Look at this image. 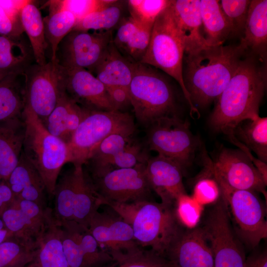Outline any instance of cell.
Listing matches in <instances>:
<instances>
[{
  "instance_id": "6da1fadb",
  "label": "cell",
  "mask_w": 267,
  "mask_h": 267,
  "mask_svg": "<svg viewBox=\"0 0 267 267\" xmlns=\"http://www.w3.org/2000/svg\"><path fill=\"white\" fill-rule=\"evenodd\" d=\"M246 54L239 44L209 46L184 54V84L195 107L205 108L216 101Z\"/></svg>"
},
{
  "instance_id": "7a4b0ae2",
  "label": "cell",
  "mask_w": 267,
  "mask_h": 267,
  "mask_svg": "<svg viewBox=\"0 0 267 267\" xmlns=\"http://www.w3.org/2000/svg\"><path fill=\"white\" fill-rule=\"evenodd\" d=\"M258 61L246 54L240 62L210 116V125L214 131L230 134L241 121L259 115L267 85V70Z\"/></svg>"
},
{
  "instance_id": "3957f363",
  "label": "cell",
  "mask_w": 267,
  "mask_h": 267,
  "mask_svg": "<svg viewBox=\"0 0 267 267\" xmlns=\"http://www.w3.org/2000/svg\"><path fill=\"white\" fill-rule=\"evenodd\" d=\"M102 205L110 207L131 226L140 247H149L163 257L183 227L174 205L151 200L126 203L104 201Z\"/></svg>"
},
{
  "instance_id": "277c9868",
  "label": "cell",
  "mask_w": 267,
  "mask_h": 267,
  "mask_svg": "<svg viewBox=\"0 0 267 267\" xmlns=\"http://www.w3.org/2000/svg\"><path fill=\"white\" fill-rule=\"evenodd\" d=\"M129 95L135 117L145 128L158 119L178 116L172 85L150 65L134 63Z\"/></svg>"
},
{
  "instance_id": "5b68a950",
  "label": "cell",
  "mask_w": 267,
  "mask_h": 267,
  "mask_svg": "<svg viewBox=\"0 0 267 267\" xmlns=\"http://www.w3.org/2000/svg\"><path fill=\"white\" fill-rule=\"evenodd\" d=\"M23 152L44 183L48 196L53 197L55 185L63 167L69 163L67 144L46 129L38 116L25 107Z\"/></svg>"
},
{
  "instance_id": "8992f818",
  "label": "cell",
  "mask_w": 267,
  "mask_h": 267,
  "mask_svg": "<svg viewBox=\"0 0 267 267\" xmlns=\"http://www.w3.org/2000/svg\"><path fill=\"white\" fill-rule=\"evenodd\" d=\"M172 2V1H171ZM184 44L171 4L156 18L148 47L140 63L159 69L179 85L191 113L199 115L192 104L183 78Z\"/></svg>"
},
{
  "instance_id": "52a82bcc",
  "label": "cell",
  "mask_w": 267,
  "mask_h": 267,
  "mask_svg": "<svg viewBox=\"0 0 267 267\" xmlns=\"http://www.w3.org/2000/svg\"><path fill=\"white\" fill-rule=\"evenodd\" d=\"M228 137L239 148L221 146L210 159L211 170L219 185L262 193L266 197L267 163L254 157L233 136Z\"/></svg>"
},
{
  "instance_id": "ba28073f",
  "label": "cell",
  "mask_w": 267,
  "mask_h": 267,
  "mask_svg": "<svg viewBox=\"0 0 267 267\" xmlns=\"http://www.w3.org/2000/svg\"><path fill=\"white\" fill-rule=\"evenodd\" d=\"M134 118L120 110L89 111L67 144L69 163L83 165L106 137L117 132H135Z\"/></svg>"
},
{
  "instance_id": "9c48e42d",
  "label": "cell",
  "mask_w": 267,
  "mask_h": 267,
  "mask_svg": "<svg viewBox=\"0 0 267 267\" xmlns=\"http://www.w3.org/2000/svg\"><path fill=\"white\" fill-rule=\"evenodd\" d=\"M146 129L144 144L149 151L174 160L184 171L192 164L200 142L187 121L179 116L161 118Z\"/></svg>"
},
{
  "instance_id": "30bf717a",
  "label": "cell",
  "mask_w": 267,
  "mask_h": 267,
  "mask_svg": "<svg viewBox=\"0 0 267 267\" xmlns=\"http://www.w3.org/2000/svg\"><path fill=\"white\" fill-rule=\"evenodd\" d=\"M220 187L221 195L230 208L236 234L248 247L256 248L267 237L264 203L257 192Z\"/></svg>"
},
{
  "instance_id": "8fae6325",
  "label": "cell",
  "mask_w": 267,
  "mask_h": 267,
  "mask_svg": "<svg viewBox=\"0 0 267 267\" xmlns=\"http://www.w3.org/2000/svg\"><path fill=\"white\" fill-rule=\"evenodd\" d=\"M201 228L213 255L214 267H244L245 253L234 233L228 206L222 195Z\"/></svg>"
},
{
  "instance_id": "7c38bea8",
  "label": "cell",
  "mask_w": 267,
  "mask_h": 267,
  "mask_svg": "<svg viewBox=\"0 0 267 267\" xmlns=\"http://www.w3.org/2000/svg\"><path fill=\"white\" fill-rule=\"evenodd\" d=\"M25 75V107L44 124L65 90V69L50 60L44 65L33 64Z\"/></svg>"
},
{
  "instance_id": "4fadbf2b",
  "label": "cell",
  "mask_w": 267,
  "mask_h": 267,
  "mask_svg": "<svg viewBox=\"0 0 267 267\" xmlns=\"http://www.w3.org/2000/svg\"><path fill=\"white\" fill-rule=\"evenodd\" d=\"M113 30L71 31L59 44L56 60L66 69L83 68L93 73L113 41Z\"/></svg>"
},
{
  "instance_id": "5bb4252c",
  "label": "cell",
  "mask_w": 267,
  "mask_h": 267,
  "mask_svg": "<svg viewBox=\"0 0 267 267\" xmlns=\"http://www.w3.org/2000/svg\"><path fill=\"white\" fill-rule=\"evenodd\" d=\"M146 163L111 170L91 178L100 199L119 203L150 200L151 189L145 175Z\"/></svg>"
},
{
  "instance_id": "9a60e30c",
  "label": "cell",
  "mask_w": 267,
  "mask_h": 267,
  "mask_svg": "<svg viewBox=\"0 0 267 267\" xmlns=\"http://www.w3.org/2000/svg\"><path fill=\"white\" fill-rule=\"evenodd\" d=\"M65 69V90L82 107L90 111L116 109L103 83L83 68Z\"/></svg>"
},
{
  "instance_id": "2e32d148",
  "label": "cell",
  "mask_w": 267,
  "mask_h": 267,
  "mask_svg": "<svg viewBox=\"0 0 267 267\" xmlns=\"http://www.w3.org/2000/svg\"><path fill=\"white\" fill-rule=\"evenodd\" d=\"M165 257L174 267H214L212 250L200 226H183Z\"/></svg>"
},
{
  "instance_id": "e0dca14e",
  "label": "cell",
  "mask_w": 267,
  "mask_h": 267,
  "mask_svg": "<svg viewBox=\"0 0 267 267\" xmlns=\"http://www.w3.org/2000/svg\"><path fill=\"white\" fill-rule=\"evenodd\" d=\"M184 171L174 160L158 154L149 157L145 164L149 185L161 202L175 206L177 199L186 194L182 178Z\"/></svg>"
},
{
  "instance_id": "ac0fdd59",
  "label": "cell",
  "mask_w": 267,
  "mask_h": 267,
  "mask_svg": "<svg viewBox=\"0 0 267 267\" xmlns=\"http://www.w3.org/2000/svg\"><path fill=\"white\" fill-rule=\"evenodd\" d=\"M171 6L184 43V54L210 46L203 35L200 0H172Z\"/></svg>"
},
{
  "instance_id": "d6986e66",
  "label": "cell",
  "mask_w": 267,
  "mask_h": 267,
  "mask_svg": "<svg viewBox=\"0 0 267 267\" xmlns=\"http://www.w3.org/2000/svg\"><path fill=\"white\" fill-rule=\"evenodd\" d=\"M6 182L14 198L47 208L46 189L41 175L22 152L18 163Z\"/></svg>"
},
{
  "instance_id": "ffe728a7",
  "label": "cell",
  "mask_w": 267,
  "mask_h": 267,
  "mask_svg": "<svg viewBox=\"0 0 267 267\" xmlns=\"http://www.w3.org/2000/svg\"><path fill=\"white\" fill-rule=\"evenodd\" d=\"M89 111L77 104L65 90L43 124L49 133L68 144Z\"/></svg>"
},
{
  "instance_id": "44dd1931",
  "label": "cell",
  "mask_w": 267,
  "mask_h": 267,
  "mask_svg": "<svg viewBox=\"0 0 267 267\" xmlns=\"http://www.w3.org/2000/svg\"><path fill=\"white\" fill-rule=\"evenodd\" d=\"M240 44L246 53L265 62L267 45V0H251Z\"/></svg>"
},
{
  "instance_id": "7402d4cb",
  "label": "cell",
  "mask_w": 267,
  "mask_h": 267,
  "mask_svg": "<svg viewBox=\"0 0 267 267\" xmlns=\"http://www.w3.org/2000/svg\"><path fill=\"white\" fill-rule=\"evenodd\" d=\"M35 62L30 44L23 34L0 35V80L9 76L24 74Z\"/></svg>"
},
{
  "instance_id": "603a6c76",
  "label": "cell",
  "mask_w": 267,
  "mask_h": 267,
  "mask_svg": "<svg viewBox=\"0 0 267 267\" xmlns=\"http://www.w3.org/2000/svg\"><path fill=\"white\" fill-rule=\"evenodd\" d=\"M152 29L146 28L130 16L124 17L117 27L113 43L118 51L133 62H140L148 47Z\"/></svg>"
},
{
  "instance_id": "cb8c5ba5",
  "label": "cell",
  "mask_w": 267,
  "mask_h": 267,
  "mask_svg": "<svg viewBox=\"0 0 267 267\" xmlns=\"http://www.w3.org/2000/svg\"><path fill=\"white\" fill-rule=\"evenodd\" d=\"M134 63L118 51L112 41L93 73L107 90L118 88L129 90L133 75Z\"/></svg>"
},
{
  "instance_id": "d4e9b609",
  "label": "cell",
  "mask_w": 267,
  "mask_h": 267,
  "mask_svg": "<svg viewBox=\"0 0 267 267\" xmlns=\"http://www.w3.org/2000/svg\"><path fill=\"white\" fill-rule=\"evenodd\" d=\"M73 165L76 173L73 221L89 228L91 218L101 205L100 199L84 165Z\"/></svg>"
},
{
  "instance_id": "484cf974",
  "label": "cell",
  "mask_w": 267,
  "mask_h": 267,
  "mask_svg": "<svg viewBox=\"0 0 267 267\" xmlns=\"http://www.w3.org/2000/svg\"><path fill=\"white\" fill-rule=\"evenodd\" d=\"M25 130L23 117L0 124V178L5 181L21 155Z\"/></svg>"
},
{
  "instance_id": "4316f807",
  "label": "cell",
  "mask_w": 267,
  "mask_h": 267,
  "mask_svg": "<svg viewBox=\"0 0 267 267\" xmlns=\"http://www.w3.org/2000/svg\"><path fill=\"white\" fill-rule=\"evenodd\" d=\"M27 267H70L62 245L60 227L53 216L38 241L33 261Z\"/></svg>"
},
{
  "instance_id": "83f0119b",
  "label": "cell",
  "mask_w": 267,
  "mask_h": 267,
  "mask_svg": "<svg viewBox=\"0 0 267 267\" xmlns=\"http://www.w3.org/2000/svg\"><path fill=\"white\" fill-rule=\"evenodd\" d=\"M25 74L9 76L0 80V124L23 117L26 105Z\"/></svg>"
},
{
  "instance_id": "f1b7e54d",
  "label": "cell",
  "mask_w": 267,
  "mask_h": 267,
  "mask_svg": "<svg viewBox=\"0 0 267 267\" xmlns=\"http://www.w3.org/2000/svg\"><path fill=\"white\" fill-rule=\"evenodd\" d=\"M52 217L53 214L46 221L34 219L21 210L14 199L1 213L2 220L13 236L35 244Z\"/></svg>"
},
{
  "instance_id": "f546056e",
  "label": "cell",
  "mask_w": 267,
  "mask_h": 267,
  "mask_svg": "<svg viewBox=\"0 0 267 267\" xmlns=\"http://www.w3.org/2000/svg\"><path fill=\"white\" fill-rule=\"evenodd\" d=\"M200 11L204 38L210 46L223 44L231 36L229 24L220 0H200Z\"/></svg>"
},
{
  "instance_id": "4dcf8cb0",
  "label": "cell",
  "mask_w": 267,
  "mask_h": 267,
  "mask_svg": "<svg viewBox=\"0 0 267 267\" xmlns=\"http://www.w3.org/2000/svg\"><path fill=\"white\" fill-rule=\"evenodd\" d=\"M20 19L32 48L36 63L44 65L47 62L46 52L48 45L45 35L44 19L34 1L30 0L23 7Z\"/></svg>"
},
{
  "instance_id": "1f68e13d",
  "label": "cell",
  "mask_w": 267,
  "mask_h": 267,
  "mask_svg": "<svg viewBox=\"0 0 267 267\" xmlns=\"http://www.w3.org/2000/svg\"><path fill=\"white\" fill-rule=\"evenodd\" d=\"M230 134L254 152L258 159L267 163V117H261L258 115L244 120L235 127Z\"/></svg>"
},
{
  "instance_id": "d6a6232c",
  "label": "cell",
  "mask_w": 267,
  "mask_h": 267,
  "mask_svg": "<svg viewBox=\"0 0 267 267\" xmlns=\"http://www.w3.org/2000/svg\"><path fill=\"white\" fill-rule=\"evenodd\" d=\"M53 197V216L59 223L73 221L76 173L74 166L57 179Z\"/></svg>"
},
{
  "instance_id": "836d02e7",
  "label": "cell",
  "mask_w": 267,
  "mask_h": 267,
  "mask_svg": "<svg viewBox=\"0 0 267 267\" xmlns=\"http://www.w3.org/2000/svg\"><path fill=\"white\" fill-rule=\"evenodd\" d=\"M126 7L127 1L115 0L113 3L88 14L77 22L73 30H113L124 17Z\"/></svg>"
},
{
  "instance_id": "e575fe53",
  "label": "cell",
  "mask_w": 267,
  "mask_h": 267,
  "mask_svg": "<svg viewBox=\"0 0 267 267\" xmlns=\"http://www.w3.org/2000/svg\"><path fill=\"white\" fill-rule=\"evenodd\" d=\"M59 224L70 231L76 239L91 267H104L113 261L110 254L99 247L88 228L73 221Z\"/></svg>"
},
{
  "instance_id": "d590c367",
  "label": "cell",
  "mask_w": 267,
  "mask_h": 267,
  "mask_svg": "<svg viewBox=\"0 0 267 267\" xmlns=\"http://www.w3.org/2000/svg\"><path fill=\"white\" fill-rule=\"evenodd\" d=\"M49 9L44 19L45 38L51 51V61L56 60L58 46L62 40L73 30L77 20L70 12L62 10Z\"/></svg>"
},
{
  "instance_id": "8d00e7d4",
  "label": "cell",
  "mask_w": 267,
  "mask_h": 267,
  "mask_svg": "<svg viewBox=\"0 0 267 267\" xmlns=\"http://www.w3.org/2000/svg\"><path fill=\"white\" fill-rule=\"evenodd\" d=\"M134 132H120L106 137L95 149L84 164L89 172L101 168L113 156L123 150L134 138Z\"/></svg>"
},
{
  "instance_id": "74e56055",
  "label": "cell",
  "mask_w": 267,
  "mask_h": 267,
  "mask_svg": "<svg viewBox=\"0 0 267 267\" xmlns=\"http://www.w3.org/2000/svg\"><path fill=\"white\" fill-rule=\"evenodd\" d=\"M37 246L10 236L0 244V267H27L35 258Z\"/></svg>"
},
{
  "instance_id": "f35d334b",
  "label": "cell",
  "mask_w": 267,
  "mask_h": 267,
  "mask_svg": "<svg viewBox=\"0 0 267 267\" xmlns=\"http://www.w3.org/2000/svg\"><path fill=\"white\" fill-rule=\"evenodd\" d=\"M144 143L134 139L123 150L111 157L100 169L88 172L90 177H100L108 172L117 169L129 168L141 163H146L150 157Z\"/></svg>"
},
{
  "instance_id": "ab89813d",
  "label": "cell",
  "mask_w": 267,
  "mask_h": 267,
  "mask_svg": "<svg viewBox=\"0 0 267 267\" xmlns=\"http://www.w3.org/2000/svg\"><path fill=\"white\" fill-rule=\"evenodd\" d=\"M203 169L193 187V197L201 204L215 203L221 195V188L210 166V158L203 152Z\"/></svg>"
},
{
  "instance_id": "60d3db41",
  "label": "cell",
  "mask_w": 267,
  "mask_h": 267,
  "mask_svg": "<svg viewBox=\"0 0 267 267\" xmlns=\"http://www.w3.org/2000/svg\"><path fill=\"white\" fill-rule=\"evenodd\" d=\"M111 256L115 263L104 267H174L167 258L151 249H141L134 253L119 252Z\"/></svg>"
},
{
  "instance_id": "b9f144b4",
  "label": "cell",
  "mask_w": 267,
  "mask_h": 267,
  "mask_svg": "<svg viewBox=\"0 0 267 267\" xmlns=\"http://www.w3.org/2000/svg\"><path fill=\"white\" fill-rule=\"evenodd\" d=\"M169 0H129L130 16L144 27L152 29L160 13L171 3Z\"/></svg>"
},
{
  "instance_id": "7bdbcfd3",
  "label": "cell",
  "mask_w": 267,
  "mask_h": 267,
  "mask_svg": "<svg viewBox=\"0 0 267 267\" xmlns=\"http://www.w3.org/2000/svg\"><path fill=\"white\" fill-rule=\"evenodd\" d=\"M251 0H222L220 3L229 24L231 36L242 38Z\"/></svg>"
},
{
  "instance_id": "ee69618b",
  "label": "cell",
  "mask_w": 267,
  "mask_h": 267,
  "mask_svg": "<svg viewBox=\"0 0 267 267\" xmlns=\"http://www.w3.org/2000/svg\"><path fill=\"white\" fill-rule=\"evenodd\" d=\"M21 6L16 0H0V35L16 37L24 31L20 19Z\"/></svg>"
},
{
  "instance_id": "f6af8a7d",
  "label": "cell",
  "mask_w": 267,
  "mask_h": 267,
  "mask_svg": "<svg viewBox=\"0 0 267 267\" xmlns=\"http://www.w3.org/2000/svg\"><path fill=\"white\" fill-rule=\"evenodd\" d=\"M115 0H52L47 2L48 9L67 11L75 17L77 22L88 14L103 8ZM76 22V23H77Z\"/></svg>"
},
{
  "instance_id": "bcb514c9",
  "label": "cell",
  "mask_w": 267,
  "mask_h": 267,
  "mask_svg": "<svg viewBox=\"0 0 267 267\" xmlns=\"http://www.w3.org/2000/svg\"><path fill=\"white\" fill-rule=\"evenodd\" d=\"M203 210V205L187 193L179 196L175 204V214L178 222L187 228L197 226Z\"/></svg>"
},
{
  "instance_id": "7dc6e473",
  "label": "cell",
  "mask_w": 267,
  "mask_h": 267,
  "mask_svg": "<svg viewBox=\"0 0 267 267\" xmlns=\"http://www.w3.org/2000/svg\"><path fill=\"white\" fill-rule=\"evenodd\" d=\"M59 225L61 229L62 245L69 267H91L73 235L67 228Z\"/></svg>"
},
{
  "instance_id": "c3c4849f",
  "label": "cell",
  "mask_w": 267,
  "mask_h": 267,
  "mask_svg": "<svg viewBox=\"0 0 267 267\" xmlns=\"http://www.w3.org/2000/svg\"><path fill=\"white\" fill-rule=\"evenodd\" d=\"M244 267H267L266 251L256 253L246 259Z\"/></svg>"
},
{
  "instance_id": "681fc988",
  "label": "cell",
  "mask_w": 267,
  "mask_h": 267,
  "mask_svg": "<svg viewBox=\"0 0 267 267\" xmlns=\"http://www.w3.org/2000/svg\"><path fill=\"white\" fill-rule=\"evenodd\" d=\"M1 213H0V244L8 238L12 236V234L6 228L2 220Z\"/></svg>"
}]
</instances>
